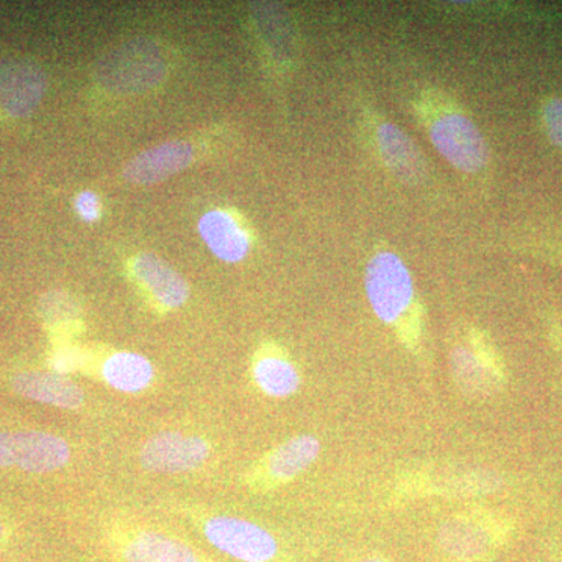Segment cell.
<instances>
[{
	"label": "cell",
	"instance_id": "1",
	"mask_svg": "<svg viewBox=\"0 0 562 562\" xmlns=\"http://www.w3.org/2000/svg\"><path fill=\"white\" fill-rule=\"evenodd\" d=\"M428 136L450 165L465 173L483 172L490 165V147L475 122L439 94H427L416 106Z\"/></svg>",
	"mask_w": 562,
	"mask_h": 562
},
{
	"label": "cell",
	"instance_id": "2",
	"mask_svg": "<svg viewBox=\"0 0 562 562\" xmlns=\"http://www.w3.org/2000/svg\"><path fill=\"white\" fill-rule=\"evenodd\" d=\"M513 531V524L505 517L482 512L462 513L441 525L438 543L452 560L475 562L502 549Z\"/></svg>",
	"mask_w": 562,
	"mask_h": 562
},
{
	"label": "cell",
	"instance_id": "3",
	"mask_svg": "<svg viewBox=\"0 0 562 562\" xmlns=\"http://www.w3.org/2000/svg\"><path fill=\"white\" fill-rule=\"evenodd\" d=\"M366 294L373 313L386 325H398L413 308V277L394 251L373 255L364 276Z\"/></svg>",
	"mask_w": 562,
	"mask_h": 562
},
{
	"label": "cell",
	"instance_id": "4",
	"mask_svg": "<svg viewBox=\"0 0 562 562\" xmlns=\"http://www.w3.org/2000/svg\"><path fill=\"white\" fill-rule=\"evenodd\" d=\"M70 460L69 443L38 430L0 432V468L29 473L60 471Z\"/></svg>",
	"mask_w": 562,
	"mask_h": 562
},
{
	"label": "cell",
	"instance_id": "5",
	"mask_svg": "<svg viewBox=\"0 0 562 562\" xmlns=\"http://www.w3.org/2000/svg\"><path fill=\"white\" fill-rule=\"evenodd\" d=\"M203 535L211 546L241 562H271L279 554V542L271 532L239 517H211Z\"/></svg>",
	"mask_w": 562,
	"mask_h": 562
},
{
	"label": "cell",
	"instance_id": "6",
	"mask_svg": "<svg viewBox=\"0 0 562 562\" xmlns=\"http://www.w3.org/2000/svg\"><path fill=\"white\" fill-rule=\"evenodd\" d=\"M165 61L151 44L122 46L101 66L102 83L111 90L139 91L154 87L165 76Z\"/></svg>",
	"mask_w": 562,
	"mask_h": 562
},
{
	"label": "cell",
	"instance_id": "7",
	"mask_svg": "<svg viewBox=\"0 0 562 562\" xmlns=\"http://www.w3.org/2000/svg\"><path fill=\"white\" fill-rule=\"evenodd\" d=\"M210 447L198 436L161 431L140 449L139 461L146 471L158 473L191 472L209 460Z\"/></svg>",
	"mask_w": 562,
	"mask_h": 562
},
{
	"label": "cell",
	"instance_id": "8",
	"mask_svg": "<svg viewBox=\"0 0 562 562\" xmlns=\"http://www.w3.org/2000/svg\"><path fill=\"white\" fill-rule=\"evenodd\" d=\"M452 371L462 390L471 394H494L503 383L501 361L482 338L454 347Z\"/></svg>",
	"mask_w": 562,
	"mask_h": 562
},
{
	"label": "cell",
	"instance_id": "9",
	"mask_svg": "<svg viewBox=\"0 0 562 562\" xmlns=\"http://www.w3.org/2000/svg\"><path fill=\"white\" fill-rule=\"evenodd\" d=\"M47 81L38 68L25 63L0 65V106L13 117H25L40 105Z\"/></svg>",
	"mask_w": 562,
	"mask_h": 562
},
{
	"label": "cell",
	"instance_id": "10",
	"mask_svg": "<svg viewBox=\"0 0 562 562\" xmlns=\"http://www.w3.org/2000/svg\"><path fill=\"white\" fill-rule=\"evenodd\" d=\"M194 150L184 140H171L136 155L124 168L125 180L151 184L183 171L191 165Z\"/></svg>",
	"mask_w": 562,
	"mask_h": 562
},
{
	"label": "cell",
	"instance_id": "11",
	"mask_svg": "<svg viewBox=\"0 0 562 562\" xmlns=\"http://www.w3.org/2000/svg\"><path fill=\"white\" fill-rule=\"evenodd\" d=\"M133 276L162 308H180L190 297V286L168 262L151 254H139L133 260Z\"/></svg>",
	"mask_w": 562,
	"mask_h": 562
},
{
	"label": "cell",
	"instance_id": "12",
	"mask_svg": "<svg viewBox=\"0 0 562 562\" xmlns=\"http://www.w3.org/2000/svg\"><path fill=\"white\" fill-rule=\"evenodd\" d=\"M21 397L61 409H77L85 401L83 391L68 376L57 372H21L11 380Z\"/></svg>",
	"mask_w": 562,
	"mask_h": 562
},
{
	"label": "cell",
	"instance_id": "13",
	"mask_svg": "<svg viewBox=\"0 0 562 562\" xmlns=\"http://www.w3.org/2000/svg\"><path fill=\"white\" fill-rule=\"evenodd\" d=\"M124 562H202L192 547L165 532L138 531L120 543Z\"/></svg>",
	"mask_w": 562,
	"mask_h": 562
},
{
	"label": "cell",
	"instance_id": "14",
	"mask_svg": "<svg viewBox=\"0 0 562 562\" xmlns=\"http://www.w3.org/2000/svg\"><path fill=\"white\" fill-rule=\"evenodd\" d=\"M199 232L203 241L209 244L211 251L221 260L238 262L249 254V233L227 211L214 210L206 213L199 222Z\"/></svg>",
	"mask_w": 562,
	"mask_h": 562
},
{
	"label": "cell",
	"instance_id": "15",
	"mask_svg": "<svg viewBox=\"0 0 562 562\" xmlns=\"http://www.w3.org/2000/svg\"><path fill=\"white\" fill-rule=\"evenodd\" d=\"M376 147L382 155L384 165L398 179L405 181L419 180L425 172V162L419 149L412 139L390 122H380L375 128Z\"/></svg>",
	"mask_w": 562,
	"mask_h": 562
},
{
	"label": "cell",
	"instance_id": "16",
	"mask_svg": "<svg viewBox=\"0 0 562 562\" xmlns=\"http://www.w3.org/2000/svg\"><path fill=\"white\" fill-rule=\"evenodd\" d=\"M321 453V442L312 435H299L277 447L265 462V472L273 483H286L305 472Z\"/></svg>",
	"mask_w": 562,
	"mask_h": 562
},
{
	"label": "cell",
	"instance_id": "17",
	"mask_svg": "<svg viewBox=\"0 0 562 562\" xmlns=\"http://www.w3.org/2000/svg\"><path fill=\"white\" fill-rule=\"evenodd\" d=\"M103 379L114 390L136 394L150 386L154 380V366L143 355L132 351L114 353L105 361L102 369Z\"/></svg>",
	"mask_w": 562,
	"mask_h": 562
},
{
	"label": "cell",
	"instance_id": "18",
	"mask_svg": "<svg viewBox=\"0 0 562 562\" xmlns=\"http://www.w3.org/2000/svg\"><path fill=\"white\" fill-rule=\"evenodd\" d=\"M254 380L266 395L290 397L301 387L297 369L286 358L266 355L254 364Z\"/></svg>",
	"mask_w": 562,
	"mask_h": 562
},
{
	"label": "cell",
	"instance_id": "19",
	"mask_svg": "<svg viewBox=\"0 0 562 562\" xmlns=\"http://www.w3.org/2000/svg\"><path fill=\"white\" fill-rule=\"evenodd\" d=\"M41 316L49 324H61L76 317L77 305L69 295L63 292H49L40 302Z\"/></svg>",
	"mask_w": 562,
	"mask_h": 562
},
{
	"label": "cell",
	"instance_id": "20",
	"mask_svg": "<svg viewBox=\"0 0 562 562\" xmlns=\"http://www.w3.org/2000/svg\"><path fill=\"white\" fill-rule=\"evenodd\" d=\"M542 121L547 135L562 147V99H549L542 106Z\"/></svg>",
	"mask_w": 562,
	"mask_h": 562
},
{
	"label": "cell",
	"instance_id": "21",
	"mask_svg": "<svg viewBox=\"0 0 562 562\" xmlns=\"http://www.w3.org/2000/svg\"><path fill=\"white\" fill-rule=\"evenodd\" d=\"M76 209L85 221L92 222L101 216V203H99L98 195L91 191L81 192L76 199Z\"/></svg>",
	"mask_w": 562,
	"mask_h": 562
},
{
	"label": "cell",
	"instance_id": "22",
	"mask_svg": "<svg viewBox=\"0 0 562 562\" xmlns=\"http://www.w3.org/2000/svg\"><path fill=\"white\" fill-rule=\"evenodd\" d=\"M77 366V357L74 351H60V353L55 355L54 360H52V368L57 373H65L72 371Z\"/></svg>",
	"mask_w": 562,
	"mask_h": 562
},
{
	"label": "cell",
	"instance_id": "23",
	"mask_svg": "<svg viewBox=\"0 0 562 562\" xmlns=\"http://www.w3.org/2000/svg\"><path fill=\"white\" fill-rule=\"evenodd\" d=\"M7 541V527L3 524V520L0 519V546H3V542Z\"/></svg>",
	"mask_w": 562,
	"mask_h": 562
},
{
	"label": "cell",
	"instance_id": "24",
	"mask_svg": "<svg viewBox=\"0 0 562 562\" xmlns=\"http://www.w3.org/2000/svg\"><path fill=\"white\" fill-rule=\"evenodd\" d=\"M360 562H387V561L380 560V558H369V560H362Z\"/></svg>",
	"mask_w": 562,
	"mask_h": 562
}]
</instances>
